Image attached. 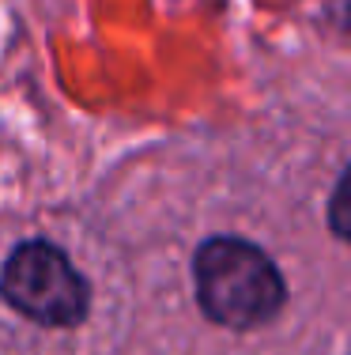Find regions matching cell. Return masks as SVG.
Segmentation results:
<instances>
[{
    "instance_id": "obj_1",
    "label": "cell",
    "mask_w": 351,
    "mask_h": 355,
    "mask_svg": "<svg viewBox=\"0 0 351 355\" xmlns=\"http://www.w3.org/2000/svg\"><path fill=\"white\" fill-rule=\"evenodd\" d=\"M197 302L223 329H257L280 314L287 287L261 246L234 234H215L193 257Z\"/></svg>"
},
{
    "instance_id": "obj_2",
    "label": "cell",
    "mask_w": 351,
    "mask_h": 355,
    "mask_svg": "<svg viewBox=\"0 0 351 355\" xmlns=\"http://www.w3.org/2000/svg\"><path fill=\"white\" fill-rule=\"evenodd\" d=\"M0 299L27 321L72 329L87 318L91 291L69 253L46 239L19 242L0 268Z\"/></svg>"
},
{
    "instance_id": "obj_3",
    "label": "cell",
    "mask_w": 351,
    "mask_h": 355,
    "mask_svg": "<svg viewBox=\"0 0 351 355\" xmlns=\"http://www.w3.org/2000/svg\"><path fill=\"white\" fill-rule=\"evenodd\" d=\"M329 227L340 234L344 242H351V166L340 174L336 189H332L329 200Z\"/></svg>"
}]
</instances>
